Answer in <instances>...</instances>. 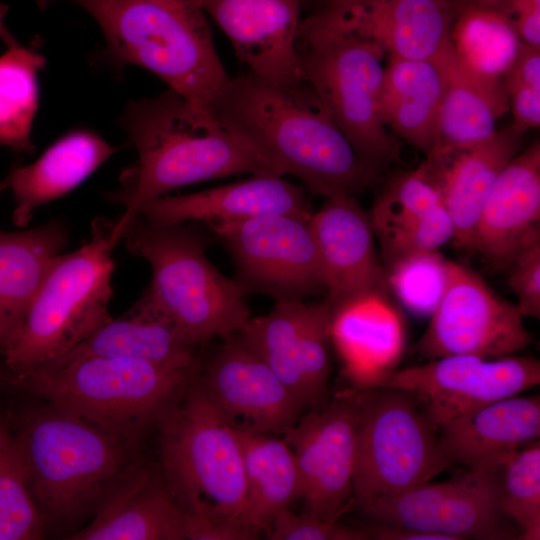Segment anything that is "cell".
Here are the masks:
<instances>
[{
    "mask_svg": "<svg viewBox=\"0 0 540 540\" xmlns=\"http://www.w3.org/2000/svg\"><path fill=\"white\" fill-rule=\"evenodd\" d=\"M184 540H253L259 534L240 520L183 511Z\"/></svg>",
    "mask_w": 540,
    "mask_h": 540,
    "instance_id": "obj_44",
    "label": "cell"
},
{
    "mask_svg": "<svg viewBox=\"0 0 540 540\" xmlns=\"http://www.w3.org/2000/svg\"><path fill=\"white\" fill-rule=\"evenodd\" d=\"M445 50L437 57L424 60L389 57L384 67L382 120L388 129L426 158L434 147L445 87Z\"/></svg>",
    "mask_w": 540,
    "mask_h": 540,
    "instance_id": "obj_29",
    "label": "cell"
},
{
    "mask_svg": "<svg viewBox=\"0 0 540 540\" xmlns=\"http://www.w3.org/2000/svg\"><path fill=\"white\" fill-rule=\"evenodd\" d=\"M539 435V396L514 395L451 420L439 429V442L450 464L481 472L496 467Z\"/></svg>",
    "mask_w": 540,
    "mask_h": 540,
    "instance_id": "obj_23",
    "label": "cell"
},
{
    "mask_svg": "<svg viewBox=\"0 0 540 540\" xmlns=\"http://www.w3.org/2000/svg\"><path fill=\"white\" fill-rule=\"evenodd\" d=\"M121 241L152 270L140 299L194 344L238 333L251 318L244 289L211 263L205 238L192 226L154 224L137 214Z\"/></svg>",
    "mask_w": 540,
    "mask_h": 540,
    "instance_id": "obj_6",
    "label": "cell"
},
{
    "mask_svg": "<svg viewBox=\"0 0 540 540\" xmlns=\"http://www.w3.org/2000/svg\"><path fill=\"white\" fill-rule=\"evenodd\" d=\"M66 1L95 19L115 62L153 72L202 109L230 78L216 52L206 13L193 0Z\"/></svg>",
    "mask_w": 540,
    "mask_h": 540,
    "instance_id": "obj_4",
    "label": "cell"
},
{
    "mask_svg": "<svg viewBox=\"0 0 540 540\" xmlns=\"http://www.w3.org/2000/svg\"><path fill=\"white\" fill-rule=\"evenodd\" d=\"M13 435L47 530L69 537L138 461L137 445L50 404Z\"/></svg>",
    "mask_w": 540,
    "mask_h": 540,
    "instance_id": "obj_3",
    "label": "cell"
},
{
    "mask_svg": "<svg viewBox=\"0 0 540 540\" xmlns=\"http://www.w3.org/2000/svg\"><path fill=\"white\" fill-rule=\"evenodd\" d=\"M305 303L280 299L266 315L250 318L237 333L243 344L264 361L305 406L300 369V324Z\"/></svg>",
    "mask_w": 540,
    "mask_h": 540,
    "instance_id": "obj_32",
    "label": "cell"
},
{
    "mask_svg": "<svg viewBox=\"0 0 540 540\" xmlns=\"http://www.w3.org/2000/svg\"><path fill=\"white\" fill-rule=\"evenodd\" d=\"M311 227L331 306L364 293L388 292L372 225L354 195L327 197L312 214Z\"/></svg>",
    "mask_w": 540,
    "mask_h": 540,
    "instance_id": "obj_19",
    "label": "cell"
},
{
    "mask_svg": "<svg viewBox=\"0 0 540 540\" xmlns=\"http://www.w3.org/2000/svg\"><path fill=\"white\" fill-rule=\"evenodd\" d=\"M445 87L433 150L426 160L440 162L490 138L510 111L502 77L477 73L456 56L451 42L444 52Z\"/></svg>",
    "mask_w": 540,
    "mask_h": 540,
    "instance_id": "obj_25",
    "label": "cell"
},
{
    "mask_svg": "<svg viewBox=\"0 0 540 540\" xmlns=\"http://www.w3.org/2000/svg\"><path fill=\"white\" fill-rule=\"evenodd\" d=\"M540 241V143L534 141L503 169L484 205L475 249L509 266Z\"/></svg>",
    "mask_w": 540,
    "mask_h": 540,
    "instance_id": "obj_20",
    "label": "cell"
},
{
    "mask_svg": "<svg viewBox=\"0 0 540 540\" xmlns=\"http://www.w3.org/2000/svg\"><path fill=\"white\" fill-rule=\"evenodd\" d=\"M45 59L17 45L0 56V145L30 151L31 127L37 110V74Z\"/></svg>",
    "mask_w": 540,
    "mask_h": 540,
    "instance_id": "obj_34",
    "label": "cell"
},
{
    "mask_svg": "<svg viewBox=\"0 0 540 540\" xmlns=\"http://www.w3.org/2000/svg\"><path fill=\"white\" fill-rule=\"evenodd\" d=\"M368 532L369 539L377 540H447L440 534L382 523H377Z\"/></svg>",
    "mask_w": 540,
    "mask_h": 540,
    "instance_id": "obj_46",
    "label": "cell"
},
{
    "mask_svg": "<svg viewBox=\"0 0 540 540\" xmlns=\"http://www.w3.org/2000/svg\"><path fill=\"white\" fill-rule=\"evenodd\" d=\"M386 282L401 303L415 314H431L443 293L447 260L439 251L399 258L386 266Z\"/></svg>",
    "mask_w": 540,
    "mask_h": 540,
    "instance_id": "obj_38",
    "label": "cell"
},
{
    "mask_svg": "<svg viewBox=\"0 0 540 540\" xmlns=\"http://www.w3.org/2000/svg\"><path fill=\"white\" fill-rule=\"evenodd\" d=\"M300 70L361 161L378 176L400 160L381 116L385 51L321 11L301 19L295 41Z\"/></svg>",
    "mask_w": 540,
    "mask_h": 540,
    "instance_id": "obj_7",
    "label": "cell"
},
{
    "mask_svg": "<svg viewBox=\"0 0 540 540\" xmlns=\"http://www.w3.org/2000/svg\"><path fill=\"white\" fill-rule=\"evenodd\" d=\"M46 531L15 437L0 427V540H39Z\"/></svg>",
    "mask_w": 540,
    "mask_h": 540,
    "instance_id": "obj_36",
    "label": "cell"
},
{
    "mask_svg": "<svg viewBox=\"0 0 540 540\" xmlns=\"http://www.w3.org/2000/svg\"><path fill=\"white\" fill-rule=\"evenodd\" d=\"M414 351L428 359L450 355L511 356L532 336L516 304L499 296L469 266L447 260L446 283Z\"/></svg>",
    "mask_w": 540,
    "mask_h": 540,
    "instance_id": "obj_12",
    "label": "cell"
},
{
    "mask_svg": "<svg viewBox=\"0 0 540 540\" xmlns=\"http://www.w3.org/2000/svg\"><path fill=\"white\" fill-rule=\"evenodd\" d=\"M501 14L523 43L540 46V0H511Z\"/></svg>",
    "mask_w": 540,
    "mask_h": 540,
    "instance_id": "obj_45",
    "label": "cell"
},
{
    "mask_svg": "<svg viewBox=\"0 0 540 540\" xmlns=\"http://www.w3.org/2000/svg\"><path fill=\"white\" fill-rule=\"evenodd\" d=\"M378 523L419 529L447 540L520 539L499 510L492 489L477 472L446 482H426L361 505Z\"/></svg>",
    "mask_w": 540,
    "mask_h": 540,
    "instance_id": "obj_14",
    "label": "cell"
},
{
    "mask_svg": "<svg viewBox=\"0 0 540 540\" xmlns=\"http://www.w3.org/2000/svg\"><path fill=\"white\" fill-rule=\"evenodd\" d=\"M122 124L138 159L122 172L120 188L107 194L109 201L125 207L115 221L120 233L143 204L179 187L240 174H274L205 109L172 89L131 102Z\"/></svg>",
    "mask_w": 540,
    "mask_h": 540,
    "instance_id": "obj_2",
    "label": "cell"
},
{
    "mask_svg": "<svg viewBox=\"0 0 540 540\" xmlns=\"http://www.w3.org/2000/svg\"><path fill=\"white\" fill-rule=\"evenodd\" d=\"M354 395V496L360 506L429 482L450 465L438 428L411 392L373 386Z\"/></svg>",
    "mask_w": 540,
    "mask_h": 540,
    "instance_id": "obj_10",
    "label": "cell"
},
{
    "mask_svg": "<svg viewBox=\"0 0 540 540\" xmlns=\"http://www.w3.org/2000/svg\"><path fill=\"white\" fill-rule=\"evenodd\" d=\"M224 31L249 72L272 84L304 81L295 50L305 0H193Z\"/></svg>",
    "mask_w": 540,
    "mask_h": 540,
    "instance_id": "obj_18",
    "label": "cell"
},
{
    "mask_svg": "<svg viewBox=\"0 0 540 540\" xmlns=\"http://www.w3.org/2000/svg\"><path fill=\"white\" fill-rule=\"evenodd\" d=\"M478 473L488 481L500 512L515 524L520 539H540L539 441Z\"/></svg>",
    "mask_w": 540,
    "mask_h": 540,
    "instance_id": "obj_35",
    "label": "cell"
},
{
    "mask_svg": "<svg viewBox=\"0 0 540 540\" xmlns=\"http://www.w3.org/2000/svg\"><path fill=\"white\" fill-rule=\"evenodd\" d=\"M197 348L139 299L125 314L106 322L67 355L134 359L192 371L198 368Z\"/></svg>",
    "mask_w": 540,
    "mask_h": 540,
    "instance_id": "obj_30",
    "label": "cell"
},
{
    "mask_svg": "<svg viewBox=\"0 0 540 540\" xmlns=\"http://www.w3.org/2000/svg\"><path fill=\"white\" fill-rule=\"evenodd\" d=\"M331 341L360 389L377 386L398 362L404 327L388 292L364 293L331 306Z\"/></svg>",
    "mask_w": 540,
    "mask_h": 540,
    "instance_id": "obj_24",
    "label": "cell"
},
{
    "mask_svg": "<svg viewBox=\"0 0 540 540\" xmlns=\"http://www.w3.org/2000/svg\"><path fill=\"white\" fill-rule=\"evenodd\" d=\"M237 431L242 445L246 486L241 520L260 534L268 531L275 517L300 498L296 460L285 440L266 433Z\"/></svg>",
    "mask_w": 540,
    "mask_h": 540,
    "instance_id": "obj_31",
    "label": "cell"
},
{
    "mask_svg": "<svg viewBox=\"0 0 540 540\" xmlns=\"http://www.w3.org/2000/svg\"><path fill=\"white\" fill-rule=\"evenodd\" d=\"M197 381L212 406L237 430L285 433L303 410L288 386L237 333L222 338Z\"/></svg>",
    "mask_w": 540,
    "mask_h": 540,
    "instance_id": "obj_16",
    "label": "cell"
},
{
    "mask_svg": "<svg viewBox=\"0 0 540 540\" xmlns=\"http://www.w3.org/2000/svg\"><path fill=\"white\" fill-rule=\"evenodd\" d=\"M157 427L162 476L180 508L242 521L246 486L240 436L209 402L197 376Z\"/></svg>",
    "mask_w": 540,
    "mask_h": 540,
    "instance_id": "obj_9",
    "label": "cell"
},
{
    "mask_svg": "<svg viewBox=\"0 0 540 540\" xmlns=\"http://www.w3.org/2000/svg\"><path fill=\"white\" fill-rule=\"evenodd\" d=\"M331 312L327 300L304 305L299 338L306 408L321 401L330 377Z\"/></svg>",
    "mask_w": 540,
    "mask_h": 540,
    "instance_id": "obj_39",
    "label": "cell"
},
{
    "mask_svg": "<svg viewBox=\"0 0 540 540\" xmlns=\"http://www.w3.org/2000/svg\"><path fill=\"white\" fill-rule=\"evenodd\" d=\"M71 540H184L183 510L161 474L139 460Z\"/></svg>",
    "mask_w": 540,
    "mask_h": 540,
    "instance_id": "obj_21",
    "label": "cell"
},
{
    "mask_svg": "<svg viewBox=\"0 0 540 540\" xmlns=\"http://www.w3.org/2000/svg\"><path fill=\"white\" fill-rule=\"evenodd\" d=\"M59 219L19 232L0 231V355L14 344L54 258L68 242Z\"/></svg>",
    "mask_w": 540,
    "mask_h": 540,
    "instance_id": "obj_27",
    "label": "cell"
},
{
    "mask_svg": "<svg viewBox=\"0 0 540 540\" xmlns=\"http://www.w3.org/2000/svg\"><path fill=\"white\" fill-rule=\"evenodd\" d=\"M524 134L511 125L446 160H426L438 178L456 246L475 249L484 205L499 175L518 154Z\"/></svg>",
    "mask_w": 540,
    "mask_h": 540,
    "instance_id": "obj_26",
    "label": "cell"
},
{
    "mask_svg": "<svg viewBox=\"0 0 540 540\" xmlns=\"http://www.w3.org/2000/svg\"><path fill=\"white\" fill-rule=\"evenodd\" d=\"M5 9L0 6V39L7 45L8 48L19 45L13 35L9 32L5 22Z\"/></svg>",
    "mask_w": 540,
    "mask_h": 540,
    "instance_id": "obj_48",
    "label": "cell"
},
{
    "mask_svg": "<svg viewBox=\"0 0 540 540\" xmlns=\"http://www.w3.org/2000/svg\"><path fill=\"white\" fill-rule=\"evenodd\" d=\"M310 212L208 224L230 253L239 284L280 299L324 290Z\"/></svg>",
    "mask_w": 540,
    "mask_h": 540,
    "instance_id": "obj_11",
    "label": "cell"
},
{
    "mask_svg": "<svg viewBox=\"0 0 540 540\" xmlns=\"http://www.w3.org/2000/svg\"><path fill=\"white\" fill-rule=\"evenodd\" d=\"M357 403L343 395L298 420L285 432L295 456L306 509L338 520L354 496Z\"/></svg>",
    "mask_w": 540,
    "mask_h": 540,
    "instance_id": "obj_15",
    "label": "cell"
},
{
    "mask_svg": "<svg viewBox=\"0 0 540 540\" xmlns=\"http://www.w3.org/2000/svg\"><path fill=\"white\" fill-rule=\"evenodd\" d=\"M206 111L278 176H295L325 198L355 195L374 174L311 86L278 85L248 72L229 78Z\"/></svg>",
    "mask_w": 540,
    "mask_h": 540,
    "instance_id": "obj_1",
    "label": "cell"
},
{
    "mask_svg": "<svg viewBox=\"0 0 540 540\" xmlns=\"http://www.w3.org/2000/svg\"><path fill=\"white\" fill-rule=\"evenodd\" d=\"M310 212L304 190L275 174H257L241 182L200 192L161 196L136 215L154 224L236 221L268 214Z\"/></svg>",
    "mask_w": 540,
    "mask_h": 540,
    "instance_id": "obj_22",
    "label": "cell"
},
{
    "mask_svg": "<svg viewBox=\"0 0 540 540\" xmlns=\"http://www.w3.org/2000/svg\"><path fill=\"white\" fill-rule=\"evenodd\" d=\"M511 0H454L457 8L478 7L496 10L500 13L504 11Z\"/></svg>",
    "mask_w": 540,
    "mask_h": 540,
    "instance_id": "obj_47",
    "label": "cell"
},
{
    "mask_svg": "<svg viewBox=\"0 0 540 540\" xmlns=\"http://www.w3.org/2000/svg\"><path fill=\"white\" fill-rule=\"evenodd\" d=\"M114 223L96 218L87 243L52 261L17 339L4 355L15 377L64 357L112 319V251L120 242Z\"/></svg>",
    "mask_w": 540,
    "mask_h": 540,
    "instance_id": "obj_8",
    "label": "cell"
},
{
    "mask_svg": "<svg viewBox=\"0 0 540 540\" xmlns=\"http://www.w3.org/2000/svg\"><path fill=\"white\" fill-rule=\"evenodd\" d=\"M451 217L441 203L413 221L380 236L385 265L414 254L435 252L453 240Z\"/></svg>",
    "mask_w": 540,
    "mask_h": 540,
    "instance_id": "obj_41",
    "label": "cell"
},
{
    "mask_svg": "<svg viewBox=\"0 0 540 540\" xmlns=\"http://www.w3.org/2000/svg\"><path fill=\"white\" fill-rule=\"evenodd\" d=\"M326 1H329V0H319V3H323V2H326Z\"/></svg>",
    "mask_w": 540,
    "mask_h": 540,
    "instance_id": "obj_50",
    "label": "cell"
},
{
    "mask_svg": "<svg viewBox=\"0 0 540 540\" xmlns=\"http://www.w3.org/2000/svg\"><path fill=\"white\" fill-rule=\"evenodd\" d=\"M450 42L464 65L491 77H502L522 43L503 14L478 7L457 8Z\"/></svg>",
    "mask_w": 540,
    "mask_h": 540,
    "instance_id": "obj_33",
    "label": "cell"
},
{
    "mask_svg": "<svg viewBox=\"0 0 540 540\" xmlns=\"http://www.w3.org/2000/svg\"><path fill=\"white\" fill-rule=\"evenodd\" d=\"M443 203L438 178L425 161L414 171L391 179L373 206L370 223L380 236Z\"/></svg>",
    "mask_w": 540,
    "mask_h": 540,
    "instance_id": "obj_37",
    "label": "cell"
},
{
    "mask_svg": "<svg viewBox=\"0 0 540 540\" xmlns=\"http://www.w3.org/2000/svg\"><path fill=\"white\" fill-rule=\"evenodd\" d=\"M196 376L141 360L67 355L15 379L48 404L138 446Z\"/></svg>",
    "mask_w": 540,
    "mask_h": 540,
    "instance_id": "obj_5",
    "label": "cell"
},
{
    "mask_svg": "<svg viewBox=\"0 0 540 540\" xmlns=\"http://www.w3.org/2000/svg\"><path fill=\"white\" fill-rule=\"evenodd\" d=\"M7 188H9V180L6 177L4 180L0 181V194Z\"/></svg>",
    "mask_w": 540,
    "mask_h": 540,
    "instance_id": "obj_49",
    "label": "cell"
},
{
    "mask_svg": "<svg viewBox=\"0 0 540 540\" xmlns=\"http://www.w3.org/2000/svg\"><path fill=\"white\" fill-rule=\"evenodd\" d=\"M512 126L525 133L540 125V46L521 43L518 52L502 75Z\"/></svg>",
    "mask_w": 540,
    "mask_h": 540,
    "instance_id": "obj_40",
    "label": "cell"
},
{
    "mask_svg": "<svg viewBox=\"0 0 540 540\" xmlns=\"http://www.w3.org/2000/svg\"><path fill=\"white\" fill-rule=\"evenodd\" d=\"M271 540H365L369 532L342 525L338 520H326L306 511L296 514L289 508L281 511L268 531Z\"/></svg>",
    "mask_w": 540,
    "mask_h": 540,
    "instance_id": "obj_42",
    "label": "cell"
},
{
    "mask_svg": "<svg viewBox=\"0 0 540 540\" xmlns=\"http://www.w3.org/2000/svg\"><path fill=\"white\" fill-rule=\"evenodd\" d=\"M540 362L527 356L450 355L390 372L377 386L411 392L438 430L485 404L537 386Z\"/></svg>",
    "mask_w": 540,
    "mask_h": 540,
    "instance_id": "obj_13",
    "label": "cell"
},
{
    "mask_svg": "<svg viewBox=\"0 0 540 540\" xmlns=\"http://www.w3.org/2000/svg\"><path fill=\"white\" fill-rule=\"evenodd\" d=\"M317 10L389 57L424 60L449 45L457 6L454 0H329Z\"/></svg>",
    "mask_w": 540,
    "mask_h": 540,
    "instance_id": "obj_17",
    "label": "cell"
},
{
    "mask_svg": "<svg viewBox=\"0 0 540 540\" xmlns=\"http://www.w3.org/2000/svg\"><path fill=\"white\" fill-rule=\"evenodd\" d=\"M508 282L524 318H540V241L523 250L508 266Z\"/></svg>",
    "mask_w": 540,
    "mask_h": 540,
    "instance_id": "obj_43",
    "label": "cell"
},
{
    "mask_svg": "<svg viewBox=\"0 0 540 540\" xmlns=\"http://www.w3.org/2000/svg\"><path fill=\"white\" fill-rule=\"evenodd\" d=\"M115 151L98 135L75 131L55 142L35 162L13 169L7 178L15 201L14 224L25 227L37 208L73 190Z\"/></svg>",
    "mask_w": 540,
    "mask_h": 540,
    "instance_id": "obj_28",
    "label": "cell"
}]
</instances>
